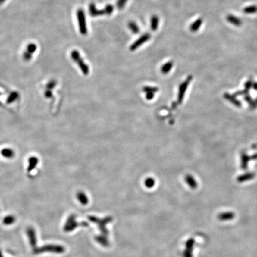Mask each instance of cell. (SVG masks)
Here are the masks:
<instances>
[{
  "label": "cell",
  "mask_w": 257,
  "mask_h": 257,
  "mask_svg": "<svg viewBox=\"0 0 257 257\" xmlns=\"http://www.w3.org/2000/svg\"><path fill=\"white\" fill-rule=\"evenodd\" d=\"M64 251L65 248L64 246L54 244H48L42 246L41 247H36L33 250L34 254H41L45 252L61 254L64 253Z\"/></svg>",
  "instance_id": "1"
},
{
  "label": "cell",
  "mask_w": 257,
  "mask_h": 257,
  "mask_svg": "<svg viewBox=\"0 0 257 257\" xmlns=\"http://www.w3.org/2000/svg\"><path fill=\"white\" fill-rule=\"evenodd\" d=\"M70 57L71 60L78 66L83 74L87 75L89 73V66L85 63L82 58L79 52L76 49H73L70 52Z\"/></svg>",
  "instance_id": "2"
},
{
  "label": "cell",
  "mask_w": 257,
  "mask_h": 257,
  "mask_svg": "<svg viewBox=\"0 0 257 257\" xmlns=\"http://www.w3.org/2000/svg\"><path fill=\"white\" fill-rule=\"evenodd\" d=\"M76 17L79 30L81 35H86L88 33V27L85 13L82 8H79L76 11Z\"/></svg>",
  "instance_id": "3"
},
{
  "label": "cell",
  "mask_w": 257,
  "mask_h": 257,
  "mask_svg": "<svg viewBox=\"0 0 257 257\" xmlns=\"http://www.w3.org/2000/svg\"><path fill=\"white\" fill-rule=\"evenodd\" d=\"M37 50V45L35 43H30L27 45L23 53V58L26 61H30L32 58L33 55Z\"/></svg>",
  "instance_id": "4"
},
{
  "label": "cell",
  "mask_w": 257,
  "mask_h": 257,
  "mask_svg": "<svg viewBox=\"0 0 257 257\" xmlns=\"http://www.w3.org/2000/svg\"><path fill=\"white\" fill-rule=\"evenodd\" d=\"M151 38V35L149 33H145L142 35L140 37L136 39L130 47V50L132 51H135L140 46L148 41Z\"/></svg>",
  "instance_id": "5"
},
{
  "label": "cell",
  "mask_w": 257,
  "mask_h": 257,
  "mask_svg": "<svg viewBox=\"0 0 257 257\" xmlns=\"http://www.w3.org/2000/svg\"><path fill=\"white\" fill-rule=\"evenodd\" d=\"M26 233L28 237L29 243L33 249L36 247L37 244V239L36 232L32 227H29L26 230Z\"/></svg>",
  "instance_id": "6"
},
{
  "label": "cell",
  "mask_w": 257,
  "mask_h": 257,
  "mask_svg": "<svg viewBox=\"0 0 257 257\" xmlns=\"http://www.w3.org/2000/svg\"><path fill=\"white\" fill-rule=\"evenodd\" d=\"M77 226L78 224L75 220V215H71L67 218V220L65 223V225L64 226V230L66 232H70L75 229V228L77 227Z\"/></svg>",
  "instance_id": "7"
},
{
  "label": "cell",
  "mask_w": 257,
  "mask_h": 257,
  "mask_svg": "<svg viewBox=\"0 0 257 257\" xmlns=\"http://www.w3.org/2000/svg\"><path fill=\"white\" fill-rule=\"evenodd\" d=\"M89 13L90 16L92 17H97L105 15L104 10L103 9H98L96 7L95 4L92 2L89 5Z\"/></svg>",
  "instance_id": "8"
},
{
  "label": "cell",
  "mask_w": 257,
  "mask_h": 257,
  "mask_svg": "<svg viewBox=\"0 0 257 257\" xmlns=\"http://www.w3.org/2000/svg\"><path fill=\"white\" fill-rule=\"evenodd\" d=\"M235 217V214L231 211L223 212L219 214L217 216V218L220 221H230L233 220Z\"/></svg>",
  "instance_id": "9"
},
{
  "label": "cell",
  "mask_w": 257,
  "mask_h": 257,
  "mask_svg": "<svg viewBox=\"0 0 257 257\" xmlns=\"http://www.w3.org/2000/svg\"><path fill=\"white\" fill-rule=\"evenodd\" d=\"M143 91L146 93V98L148 100L152 99L154 97V94L158 91V88L152 86H145L143 88Z\"/></svg>",
  "instance_id": "10"
},
{
  "label": "cell",
  "mask_w": 257,
  "mask_h": 257,
  "mask_svg": "<svg viewBox=\"0 0 257 257\" xmlns=\"http://www.w3.org/2000/svg\"><path fill=\"white\" fill-rule=\"evenodd\" d=\"M39 163V160L36 157H30L28 160V167L27 171L28 173H30L34 170L36 165Z\"/></svg>",
  "instance_id": "11"
},
{
  "label": "cell",
  "mask_w": 257,
  "mask_h": 257,
  "mask_svg": "<svg viewBox=\"0 0 257 257\" xmlns=\"http://www.w3.org/2000/svg\"><path fill=\"white\" fill-rule=\"evenodd\" d=\"M191 79H192V76H189V77H187L186 80H185V82L182 84V85H180V89H179V91H180V92H179V101H182V98H183V96H184L185 92V91H186V89H187V86H188V85H189V83L190 81L191 80Z\"/></svg>",
  "instance_id": "12"
},
{
  "label": "cell",
  "mask_w": 257,
  "mask_h": 257,
  "mask_svg": "<svg viewBox=\"0 0 257 257\" xmlns=\"http://www.w3.org/2000/svg\"><path fill=\"white\" fill-rule=\"evenodd\" d=\"M160 19L158 16L153 15L150 19V27L152 31H156L159 26Z\"/></svg>",
  "instance_id": "13"
},
{
  "label": "cell",
  "mask_w": 257,
  "mask_h": 257,
  "mask_svg": "<svg viewBox=\"0 0 257 257\" xmlns=\"http://www.w3.org/2000/svg\"><path fill=\"white\" fill-rule=\"evenodd\" d=\"M226 19L229 23L232 24L233 25H234L236 26H240L242 24L241 20L239 18L232 14L228 15L226 17Z\"/></svg>",
  "instance_id": "14"
},
{
  "label": "cell",
  "mask_w": 257,
  "mask_h": 257,
  "mask_svg": "<svg viewBox=\"0 0 257 257\" xmlns=\"http://www.w3.org/2000/svg\"><path fill=\"white\" fill-rule=\"evenodd\" d=\"M127 27L133 34H137L140 32L139 25L134 21H130L127 24Z\"/></svg>",
  "instance_id": "15"
},
{
  "label": "cell",
  "mask_w": 257,
  "mask_h": 257,
  "mask_svg": "<svg viewBox=\"0 0 257 257\" xmlns=\"http://www.w3.org/2000/svg\"><path fill=\"white\" fill-rule=\"evenodd\" d=\"M173 67V62L172 61H169L168 62H166L161 66V72L164 74H168L170 71V70L172 69Z\"/></svg>",
  "instance_id": "16"
},
{
  "label": "cell",
  "mask_w": 257,
  "mask_h": 257,
  "mask_svg": "<svg viewBox=\"0 0 257 257\" xmlns=\"http://www.w3.org/2000/svg\"><path fill=\"white\" fill-rule=\"evenodd\" d=\"M202 22H203V20L201 18L198 19L196 20H195V22H193L192 24H190V26L189 27L190 30L193 32L198 31L199 30V27L201 26Z\"/></svg>",
  "instance_id": "17"
},
{
  "label": "cell",
  "mask_w": 257,
  "mask_h": 257,
  "mask_svg": "<svg viewBox=\"0 0 257 257\" xmlns=\"http://www.w3.org/2000/svg\"><path fill=\"white\" fill-rule=\"evenodd\" d=\"M1 155L5 158H13L14 156V152L10 148H4L1 151Z\"/></svg>",
  "instance_id": "18"
},
{
  "label": "cell",
  "mask_w": 257,
  "mask_h": 257,
  "mask_svg": "<svg viewBox=\"0 0 257 257\" xmlns=\"http://www.w3.org/2000/svg\"><path fill=\"white\" fill-rule=\"evenodd\" d=\"M185 181L187 183L189 186L192 189H196L198 187V184L196 180L194 179V178L190 176V175H187L185 177Z\"/></svg>",
  "instance_id": "19"
},
{
  "label": "cell",
  "mask_w": 257,
  "mask_h": 257,
  "mask_svg": "<svg viewBox=\"0 0 257 257\" xmlns=\"http://www.w3.org/2000/svg\"><path fill=\"white\" fill-rule=\"evenodd\" d=\"M254 177V174L253 173H246L243 175L240 176L237 178V181L239 182H244L247 180H249Z\"/></svg>",
  "instance_id": "20"
},
{
  "label": "cell",
  "mask_w": 257,
  "mask_h": 257,
  "mask_svg": "<svg viewBox=\"0 0 257 257\" xmlns=\"http://www.w3.org/2000/svg\"><path fill=\"white\" fill-rule=\"evenodd\" d=\"M77 198L79 201L83 205L87 204L88 202V199L87 196L82 192H79L77 193Z\"/></svg>",
  "instance_id": "21"
},
{
  "label": "cell",
  "mask_w": 257,
  "mask_h": 257,
  "mask_svg": "<svg viewBox=\"0 0 257 257\" xmlns=\"http://www.w3.org/2000/svg\"><path fill=\"white\" fill-rule=\"evenodd\" d=\"M16 221V218L12 215H9L5 217L2 220V223L8 226L13 224Z\"/></svg>",
  "instance_id": "22"
},
{
  "label": "cell",
  "mask_w": 257,
  "mask_h": 257,
  "mask_svg": "<svg viewBox=\"0 0 257 257\" xmlns=\"http://www.w3.org/2000/svg\"><path fill=\"white\" fill-rule=\"evenodd\" d=\"M243 12L246 14H254L257 13V6L251 5L245 7L243 9Z\"/></svg>",
  "instance_id": "23"
},
{
  "label": "cell",
  "mask_w": 257,
  "mask_h": 257,
  "mask_svg": "<svg viewBox=\"0 0 257 257\" xmlns=\"http://www.w3.org/2000/svg\"><path fill=\"white\" fill-rule=\"evenodd\" d=\"M104 10L105 15L110 16L114 11V7L112 4H107L104 8Z\"/></svg>",
  "instance_id": "24"
},
{
  "label": "cell",
  "mask_w": 257,
  "mask_h": 257,
  "mask_svg": "<svg viewBox=\"0 0 257 257\" xmlns=\"http://www.w3.org/2000/svg\"><path fill=\"white\" fill-rule=\"evenodd\" d=\"M155 183V180L151 177L147 178L145 181V185L146 187H148V188H151V187H154Z\"/></svg>",
  "instance_id": "25"
},
{
  "label": "cell",
  "mask_w": 257,
  "mask_h": 257,
  "mask_svg": "<svg viewBox=\"0 0 257 257\" xmlns=\"http://www.w3.org/2000/svg\"><path fill=\"white\" fill-rule=\"evenodd\" d=\"M225 97H226L227 99H228L230 102H232V103H233L235 105L238 106V107H240V106L241 103H240L239 101H237L236 98H234V97H233L232 96H230V95H226Z\"/></svg>",
  "instance_id": "26"
},
{
  "label": "cell",
  "mask_w": 257,
  "mask_h": 257,
  "mask_svg": "<svg viewBox=\"0 0 257 257\" xmlns=\"http://www.w3.org/2000/svg\"><path fill=\"white\" fill-rule=\"evenodd\" d=\"M127 1L128 0H117L116 6H117V8L119 10L123 9L125 7Z\"/></svg>",
  "instance_id": "27"
},
{
  "label": "cell",
  "mask_w": 257,
  "mask_h": 257,
  "mask_svg": "<svg viewBox=\"0 0 257 257\" xmlns=\"http://www.w3.org/2000/svg\"><path fill=\"white\" fill-rule=\"evenodd\" d=\"M194 240L193 239H189L186 242V246L187 248V250L192 251L193 248V245H194Z\"/></svg>",
  "instance_id": "28"
},
{
  "label": "cell",
  "mask_w": 257,
  "mask_h": 257,
  "mask_svg": "<svg viewBox=\"0 0 257 257\" xmlns=\"http://www.w3.org/2000/svg\"><path fill=\"white\" fill-rule=\"evenodd\" d=\"M248 157H247L246 155H243L242 157V168L243 169H245L246 168V165L248 163Z\"/></svg>",
  "instance_id": "29"
},
{
  "label": "cell",
  "mask_w": 257,
  "mask_h": 257,
  "mask_svg": "<svg viewBox=\"0 0 257 257\" xmlns=\"http://www.w3.org/2000/svg\"><path fill=\"white\" fill-rule=\"evenodd\" d=\"M18 96V94H17L16 92H13L12 94L10 95V96H9V98H8V102H9V103H11V102H13V101H15V99H16V98Z\"/></svg>",
  "instance_id": "30"
},
{
  "label": "cell",
  "mask_w": 257,
  "mask_h": 257,
  "mask_svg": "<svg viewBox=\"0 0 257 257\" xmlns=\"http://www.w3.org/2000/svg\"><path fill=\"white\" fill-rule=\"evenodd\" d=\"M254 88L255 89H257V83H255L254 85Z\"/></svg>",
  "instance_id": "31"
},
{
  "label": "cell",
  "mask_w": 257,
  "mask_h": 257,
  "mask_svg": "<svg viewBox=\"0 0 257 257\" xmlns=\"http://www.w3.org/2000/svg\"><path fill=\"white\" fill-rule=\"evenodd\" d=\"M6 0H0V4H2L3 2H4Z\"/></svg>",
  "instance_id": "32"
},
{
  "label": "cell",
  "mask_w": 257,
  "mask_h": 257,
  "mask_svg": "<svg viewBox=\"0 0 257 257\" xmlns=\"http://www.w3.org/2000/svg\"><path fill=\"white\" fill-rule=\"evenodd\" d=\"M0 257H3V255H2V253H1V252L0 251Z\"/></svg>",
  "instance_id": "33"
}]
</instances>
